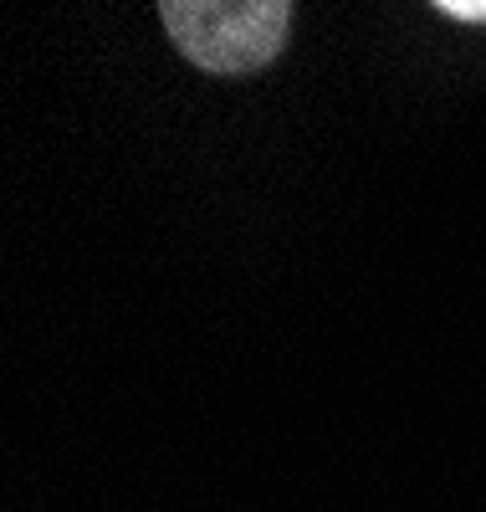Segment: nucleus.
I'll return each instance as SVG.
<instances>
[{"label": "nucleus", "mask_w": 486, "mask_h": 512, "mask_svg": "<svg viewBox=\"0 0 486 512\" xmlns=\"http://www.w3.org/2000/svg\"><path fill=\"white\" fill-rule=\"evenodd\" d=\"M174 47L205 72H256L282 41L292 6L282 0H164L159 6Z\"/></svg>", "instance_id": "f257e3e1"}, {"label": "nucleus", "mask_w": 486, "mask_h": 512, "mask_svg": "<svg viewBox=\"0 0 486 512\" xmlns=\"http://www.w3.org/2000/svg\"><path fill=\"white\" fill-rule=\"evenodd\" d=\"M440 16H451V21H486V0H440Z\"/></svg>", "instance_id": "f03ea898"}]
</instances>
